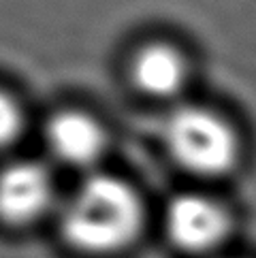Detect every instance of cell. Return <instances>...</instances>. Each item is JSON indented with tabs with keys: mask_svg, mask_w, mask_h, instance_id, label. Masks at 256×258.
I'll return each mask as SVG.
<instances>
[{
	"mask_svg": "<svg viewBox=\"0 0 256 258\" xmlns=\"http://www.w3.org/2000/svg\"><path fill=\"white\" fill-rule=\"evenodd\" d=\"M145 224V207L131 183L92 175L79 183L60 211V235L71 250L107 258L128 250Z\"/></svg>",
	"mask_w": 256,
	"mask_h": 258,
	"instance_id": "obj_1",
	"label": "cell"
},
{
	"mask_svg": "<svg viewBox=\"0 0 256 258\" xmlns=\"http://www.w3.org/2000/svg\"><path fill=\"white\" fill-rule=\"evenodd\" d=\"M164 143L173 160L199 177H222L239 162V137L212 109L186 105L164 122Z\"/></svg>",
	"mask_w": 256,
	"mask_h": 258,
	"instance_id": "obj_2",
	"label": "cell"
},
{
	"mask_svg": "<svg viewBox=\"0 0 256 258\" xmlns=\"http://www.w3.org/2000/svg\"><path fill=\"white\" fill-rule=\"evenodd\" d=\"M164 228L177 250L205 256L226 243L233 230V218L220 201L188 192L169 203Z\"/></svg>",
	"mask_w": 256,
	"mask_h": 258,
	"instance_id": "obj_3",
	"label": "cell"
},
{
	"mask_svg": "<svg viewBox=\"0 0 256 258\" xmlns=\"http://www.w3.org/2000/svg\"><path fill=\"white\" fill-rule=\"evenodd\" d=\"M56 203L51 173L36 162H13L0 171V222L28 226Z\"/></svg>",
	"mask_w": 256,
	"mask_h": 258,
	"instance_id": "obj_4",
	"label": "cell"
},
{
	"mask_svg": "<svg viewBox=\"0 0 256 258\" xmlns=\"http://www.w3.org/2000/svg\"><path fill=\"white\" fill-rule=\"evenodd\" d=\"M45 141L60 162L69 167L88 169L103 158L107 133L96 117L77 109H67L47 122Z\"/></svg>",
	"mask_w": 256,
	"mask_h": 258,
	"instance_id": "obj_5",
	"label": "cell"
},
{
	"mask_svg": "<svg viewBox=\"0 0 256 258\" xmlns=\"http://www.w3.org/2000/svg\"><path fill=\"white\" fill-rule=\"evenodd\" d=\"M135 86L152 98H173L188 84V62L169 43H148L131 64Z\"/></svg>",
	"mask_w": 256,
	"mask_h": 258,
	"instance_id": "obj_6",
	"label": "cell"
},
{
	"mask_svg": "<svg viewBox=\"0 0 256 258\" xmlns=\"http://www.w3.org/2000/svg\"><path fill=\"white\" fill-rule=\"evenodd\" d=\"M24 126V115L17 100L0 88V150L17 141Z\"/></svg>",
	"mask_w": 256,
	"mask_h": 258,
	"instance_id": "obj_7",
	"label": "cell"
}]
</instances>
